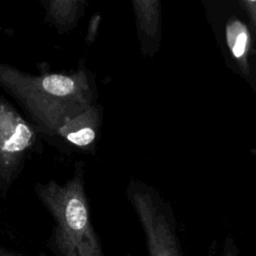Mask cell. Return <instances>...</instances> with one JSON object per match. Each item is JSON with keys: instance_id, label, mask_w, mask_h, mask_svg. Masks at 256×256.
<instances>
[{"instance_id": "1", "label": "cell", "mask_w": 256, "mask_h": 256, "mask_svg": "<svg viewBox=\"0 0 256 256\" xmlns=\"http://www.w3.org/2000/svg\"><path fill=\"white\" fill-rule=\"evenodd\" d=\"M0 86L21 103L47 134L69 116L92 104L93 90L84 70L31 75L0 63Z\"/></svg>"}, {"instance_id": "2", "label": "cell", "mask_w": 256, "mask_h": 256, "mask_svg": "<svg viewBox=\"0 0 256 256\" xmlns=\"http://www.w3.org/2000/svg\"><path fill=\"white\" fill-rule=\"evenodd\" d=\"M36 193L55 220V242L61 256H104L90 221L81 173L65 184H37Z\"/></svg>"}, {"instance_id": "3", "label": "cell", "mask_w": 256, "mask_h": 256, "mask_svg": "<svg viewBox=\"0 0 256 256\" xmlns=\"http://www.w3.org/2000/svg\"><path fill=\"white\" fill-rule=\"evenodd\" d=\"M36 133L27 120L0 95V189L6 192L16 178Z\"/></svg>"}, {"instance_id": "4", "label": "cell", "mask_w": 256, "mask_h": 256, "mask_svg": "<svg viewBox=\"0 0 256 256\" xmlns=\"http://www.w3.org/2000/svg\"><path fill=\"white\" fill-rule=\"evenodd\" d=\"M133 205L145 233L150 256H183L166 215L148 193H134Z\"/></svg>"}, {"instance_id": "5", "label": "cell", "mask_w": 256, "mask_h": 256, "mask_svg": "<svg viewBox=\"0 0 256 256\" xmlns=\"http://www.w3.org/2000/svg\"><path fill=\"white\" fill-rule=\"evenodd\" d=\"M100 125V112L91 104L84 110L67 117L54 131L57 136L80 149L88 150L97 138Z\"/></svg>"}, {"instance_id": "6", "label": "cell", "mask_w": 256, "mask_h": 256, "mask_svg": "<svg viewBox=\"0 0 256 256\" xmlns=\"http://www.w3.org/2000/svg\"><path fill=\"white\" fill-rule=\"evenodd\" d=\"M225 39L227 47L239 68L243 73H249L248 56L251 37L246 24L238 19H230L225 27Z\"/></svg>"}, {"instance_id": "7", "label": "cell", "mask_w": 256, "mask_h": 256, "mask_svg": "<svg viewBox=\"0 0 256 256\" xmlns=\"http://www.w3.org/2000/svg\"><path fill=\"white\" fill-rule=\"evenodd\" d=\"M137 22L145 35H156L160 27V2L156 0L133 1Z\"/></svg>"}, {"instance_id": "8", "label": "cell", "mask_w": 256, "mask_h": 256, "mask_svg": "<svg viewBox=\"0 0 256 256\" xmlns=\"http://www.w3.org/2000/svg\"><path fill=\"white\" fill-rule=\"evenodd\" d=\"M82 2L77 0H53L47 2L46 12L49 19L60 26H68L74 22Z\"/></svg>"}, {"instance_id": "9", "label": "cell", "mask_w": 256, "mask_h": 256, "mask_svg": "<svg viewBox=\"0 0 256 256\" xmlns=\"http://www.w3.org/2000/svg\"><path fill=\"white\" fill-rule=\"evenodd\" d=\"M99 22H100L99 14L93 15V17L90 20L88 31H87L88 32L87 33V37H86L87 42H92L94 40V38L96 37L97 31H98V27H99Z\"/></svg>"}, {"instance_id": "10", "label": "cell", "mask_w": 256, "mask_h": 256, "mask_svg": "<svg viewBox=\"0 0 256 256\" xmlns=\"http://www.w3.org/2000/svg\"><path fill=\"white\" fill-rule=\"evenodd\" d=\"M241 5L244 7L246 12L248 13V16L250 17L251 23L254 27L255 23H256V2L250 1V0H245V1H241Z\"/></svg>"}, {"instance_id": "11", "label": "cell", "mask_w": 256, "mask_h": 256, "mask_svg": "<svg viewBox=\"0 0 256 256\" xmlns=\"http://www.w3.org/2000/svg\"><path fill=\"white\" fill-rule=\"evenodd\" d=\"M223 256H237L236 255V249L234 247V244L231 243V241L227 242L224 248Z\"/></svg>"}, {"instance_id": "12", "label": "cell", "mask_w": 256, "mask_h": 256, "mask_svg": "<svg viewBox=\"0 0 256 256\" xmlns=\"http://www.w3.org/2000/svg\"><path fill=\"white\" fill-rule=\"evenodd\" d=\"M0 256H22V255H19V254L13 253V252H8V251L0 249Z\"/></svg>"}]
</instances>
